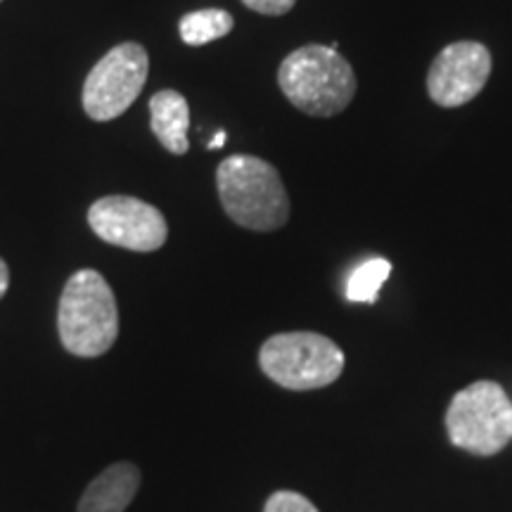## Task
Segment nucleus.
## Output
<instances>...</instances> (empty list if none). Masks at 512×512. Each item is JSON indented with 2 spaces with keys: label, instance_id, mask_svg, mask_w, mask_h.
I'll return each instance as SVG.
<instances>
[{
  "label": "nucleus",
  "instance_id": "nucleus-1",
  "mask_svg": "<svg viewBox=\"0 0 512 512\" xmlns=\"http://www.w3.org/2000/svg\"><path fill=\"white\" fill-rule=\"evenodd\" d=\"M216 188L226 214L238 226L271 233L290 219V197L278 169L266 159L233 155L216 171Z\"/></svg>",
  "mask_w": 512,
  "mask_h": 512
},
{
  "label": "nucleus",
  "instance_id": "nucleus-2",
  "mask_svg": "<svg viewBox=\"0 0 512 512\" xmlns=\"http://www.w3.org/2000/svg\"><path fill=\"white\" fill-rule=\"evenodd\" d=\"M62 347L79 358L107 354L119 337L117 299L110 283L93 268L76 271L64 285L57 309Z\"/></svg>",
  "mask_w": 512,
  "mask_h": 512
},
{
  "label": "nucleus",
  "instance_id": "nucleus-3",
  "mask_svg": "<svg viewBox=\"0 0 512 512\" xmlns=\"http://www.w3.org/2000/svg\"><path fill=\"white\" fill-rule=\"evenodd\" d=\"M278 83L297 110L323 119L347 110L358 88L351 64L328 46H304L287 55Z\"/></svg>",
  "mask_w": 512,
  "mask_h": 512
},
{
  "label": "nucleus",
  "instance_id": "nucleus-4",
  "mask_svg": "<svg viewBox=\"0 0 512 512\" xmlns=\"http://www.w3.org/2000/svg\"><path fill=\"white\" fill-rule=\"evenodd\" d=\"M259 366L280 387L311 392L328 387L342 375L344 351L318 332H283L261 344Z\"/></svg>",
  "mask_w": 512,
  "mask_h": 512
},
{
  "label": "nucleus",
  "instance_id": "nucleus-5",
  "mask_svg": "<svg viewBox=\"0 0 512 512\" xmlns=\"http://www.w3.org/2000/svg\"><path fill=\"white\" fill-rule=\"evenodd\" d=\"M446 432L453 446L475 456H496L512 441V401L498 382L479 380L451 399Z\"/></svg>",
  "mask_w": 512,
  "mask_h": 512
},
{
  "label": "nucleus",
  "instance_id": "nucleus-6",
  "mask_svg": "<svg viewBox=\"0 0 512 512\" xmlns=\"http://www.w3.org/2000/svg\"><path fill=\"white\" fill-rule=\"evenodd\" d=\"M150 57L140 43H121L91 69L83 83V112L93 121H112L143 93Z\"/></svg>",
  "mask_w": 512,
  "mask_h": 512
},
{
  "label": "nucleus",
  "instance_id": "nucleus-7",
  "mask_svg": "<svg viewBox=\"0 0 512 512\" xmlns=\"http://www.w3.org/2000/svg\"><path fill=\"white\" fill-rule=\"evenodd\" d=\"M88 223L100 240L131 252H157L169 238L162 211L128 195H110L93 202Z\"/></svg>",
  "mask_w": 512,
  "mask_h": 512
},
{
  "label": "nucleus",
  "instance_id": "nucleus-8",
  "mask_svg": "<svg viewBox=\"0 0 512 512\" xmlns=\"http://www.w3.org/2000/svg\"><path fill=\"white\" fill-rule=\"evenodd\" d=\"M489 48L477 41H458L434 57L427 74V93L441 107H460L475 100L491 76Z\"/></svg>",
  "mask_w": 512,
  "mask_h": 512
},
{
  "label": "nucleus",
  "instance_id": "nucleus-9",
  "mask_svg": "<svg viewBox=\"0 0 512 512\" xmlns=\"http://www.w3.org/2000/svg\"><path fill=\"white\" fill-rule=\"evenodd\" d=\"M140 489V470L133 463L107 467L83 491L76 512H124Z\"/></svg>",
  "mask_w": 512,
  "mask_h": 512
},
{
  "label": "nucleus",
  "instance_id": "nucleus-10",
  "mask_svg": "<svg viewBox=\"0 0 512 512\" xmlns=\"http://www.w3.org/2000/svg\"><path fill=\"white\" fill-rule=\"evenodd\" d=\"M152 131L171 155H185L190 150L188 128L190 107L178 91H159L150 100Z\"/></svg>",
  "mask_w": 512,
  "mask_h": 512
},
{
  "label": "nucleus",
  "instance_id": "nucleus-11",
  "mask_svg": "<svg viewBox=\"0 0 512 512\" xmlns=\"http://www.w3.org/2000/svg\"><path fill=\"white\" fill-rule=\"evenodd\" d=\"M178 29H181L183 43H188V46H204V43L219 41V38L228 36L230 29H233V17H230V12L219 8L197 10L185 15Z\"/></svg>",
  "mask_w": 512,
  "mask_h": 512
},
{
  "label": "nucleus",
  "instance_id": "nucleus-12",
  "mask_svg": "<svg viewBox=\"0 0 512 512\" xmlns=\"http://www.w3.org/2000/svg\"><path fill=\"white\" fill-rule=\"evenodd\" d=\"M392 264L387 259H370L349 275L347 299L356 304H375L382 285L387 283Z\"/></svg>",
  "mask_w": 512,
  "mask_h": 512
},
{
  "label": "nucleus",
  "instance_id": "nucleus-13",
  "mask_svg": "<svg viewBox=\"0 0 512 512\" xmlns=\"http://www.w3.org/2000/svg\"><path fill=\"white\" fill-rule=\"evenodd\" d=\"M264 512H318V508L297 491H275L266 501Z\"/></svg>",
  "mask_w": 512,
  "mask_h": 512
},
{
  "label": "nucleus",
  "instance_id": "nucleus-14",
  "mask_svg": "<svg viewBox=\"0 0 512 512\" xmlns=\"http://www.w3.org/2000/svg\"><path fill=\"white\" fill-rule=\"evenodd\" d=\"M294 3H297V0H242V5H247L249 10L268 17L285 15V12H290L294 8Z\"/></svg>",
  "mask_w": 512,
  "mask_h": 512
},
{
  "label": "nucleus",
  "instance_id": "nucleus-15",
  "mask_svg": "<svg viewBox=\"0 0 512 512\" xmlns=\"http://www.w3.org/2000/svg\"><path fill=\"white\" fill-rule=\"evenodd\" d=\"M8 287H10V268L3 259H0V299L5 297Z\"/></svg>",
  "mask_w": 512,
  "mask_h": 512
},
{
  "label": "nucleus",
  "instance_id": "nucleus-16",
  "mask_svg": "<svg viewBox=\"0 0 512 512\" xmlns=\"http://www.w3.org/2000/svg\"><path fill=\"white\" fill-rule=\"evenodd\" d=\"M226 140H228L226 131H219V133H216L214 138H211V143H209V150H219V147H221L223 143H226Z\"/></svg>",
  "mask_w": 512,
  "mask_h": 512
},
{
  "label": "nucleus",
  "instance_id": "nucleus-17",
  "mask_svg": "<svg viewBox=\"0 0 512 512\" xmlns=\"http://www.w3.org/2000/svg\"><path fill=\"white\" fill-rule=\"evenodd\" d=\"M0 3H3V0H0Z\"/></svg>",
  "mask_w": 512,
  "mask_h": 512
}]
</instances>
